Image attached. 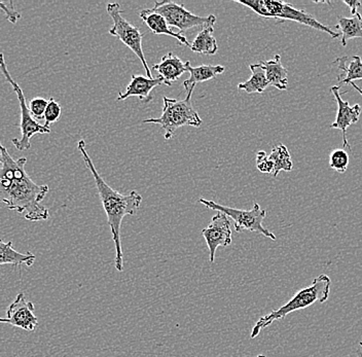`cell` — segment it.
Here are the masks:
<instances>
[{
    "mask_svg": "<svg viewBox=\"0 0 362 357\" xmlns=\"http://www.w3.org/2000/svg\"><path fill=\"white\" fill-rule=\"evenodd\" d=\"M192 94L187 95L183 100L170 99L165 96L163 98L162 115L156 119H144V124H157L165 131V139L170 140L175 134L176 131L185 126L199 128L203 124L197 110L192 106Z\"/></svg>",
    "mask_w": 362,
    "mask_h": 357,
    "instance_id": "5",
    "label": "cell"
},
{
    "mask_svg": "<svg viewBox=\"0 0 362 357\" xmlns=\"http://www.w3.org/2000/svg\"><path fill=\"white\" fill-rule=\"evenodd\" d=\"M339 90L338 86L330 88V92L334 95V99L338 103V112H337L336 121L330 124L329 128L338 129V130L341 131V133H343L344 148H347L351 150V146L348 144L347 140V129L359 121L362 110L359 104L351 106L348 101L343 100Z\"/></svg>",
    "mask_w": 362,
    "mask_h": 357,
    "instance_id": "12",
    "label": "cell"
},
{
    "mask_svg": "<svg viewBox=\"0 0 362 357\" xmlns=\"http://www.w3.org/2000/svg\"><path fill=\"white\" fill-rule=\"evenodd\" d=\"M0 71L4 74L6 80L11 83L13 91L17 94L18 100H19L20 110H21V123L19 128L22 133V137L20 139H13V144L18 151H24L31 148L30 140L36 134H49L51 129L45 127V125H40L31 115L28 106H27L26 98H25L24 92L19 85L11 78L8 66H6V60H4V53H0Z\"/></svg>",
    "mask_w": 362,
    "mask_h": 357,
    "instance_id": "7",
    "label": "cell"
},
{
    "mask_svg": "<svg viewBox=\"0 0 362 357\" xmlns=\"http://www.w3.org/2000/svg\"><path fill=\"white\" fill-rule=\"evenodd\" d=\"M1 142H0V163L2 162V153H1Z\"/></svg>",
    "mask_w": 362,
    "mask_h": 357,
    "instance_id": "31",
    "label": "cell"
},
{
    "mask_svg": "<svg viewBox=\"0 0 362 357\" xmlns=\"http://www.w3.org/2000/svg\"><path fill=\"white\" fill-rule=\"evenodd\" d=\"M64 357H66V356H64Z\"/></svg>",
    "mask_w": 362,
    "mask_h": 357,
    "instance_id": "34",
    "label": "cell"
},
{
    "mask_svg": "<svg viewBox=\"0 0 362 357\" xmlns=\"http://www.w3.org/2000/svg\"><path fill=\"white\" fill-rule=\"evenodd\" d=\"M34 309L33 303L28 302L24 293H20L8 306L6 317H0V323H6L25 331L33 332L38 325Z\"/></svg>",
    "mask_w": 362,
    "mask_h": 357,
    "instance_id": "11",
    "label": "cell"
},
{
    "mask_svg": "<svg viewBox=\"0 0 362 357\" xmlns=\"http://www.w3.org/2000/svg\"><path fill=\"white\" fill-rule=\"evenodd\" d=\"M164 85L162 78H149L144 76H132L126 91L119 93L117 100H126L130 97L136 96L144 103H149L153 100L151 91L158 86Z\"/></svg>",
    "mask_w": 362,
    "mask_h": 357,
    "instance_id": "13",
    "label": "cell"
},
{
    "mask_svg": "<svg viewBox=\"0 0 362 357\" xmlns=\"http://www.w3.org/2000/svg\"><path fill=\"white\" fill-rule=\"evenodd\" d=\"M260 64L266 71L269 85L273 86L280 91H285L288 87V72L283 66L281 56L275 55L271 60L262 61Z\"/></svg>",
    "mask_w": 362,
    "mask_h": 357,
    "instance_id": "18",
    "label": "cell"
},
{
    "mask_svg": "<svg viewBox=\"0 0 362 357\" xmlns=\"http://www.w3.org/2000/svg\"><path fill=\"white\" fill-rule=\"evenodd\" d=\"M351 87L354 88L355 90H356L357 92L359 93V94L362 96V89L359 86H357L355 83H350Z\"/></svg>",
    "mask_w": 362,
    "mask_h": 357,
    "instance_id": "30",
    "label": "cell"
},
{
    "mask_svg": "<svg viewBox=\"0 0 362 357\" xmlns=\"http://www.w3.org/2000/svg\"><path fill=\"white\" fill-rule=\"evenodd\" d=\"M257 168L262 173H274V164L266 151H260L257 155Z\"/></svg>",
    "mask_w": 362,
    "mask_h": 357,
    "instance_id": "27",
    "label": "cell"
},
{
    "mask_svg": "<svg viewBox=\"0 0 362 357\" xmlns=\"http://www.w3.org/2000/svg\"><path fill=\"white\" fill-rule=\"evenodd\" d=\"M241 6H247L251 11L262 18L269 19H278L284 21H293L298 23L311 27L321 33H327L332 38H338L341 35L332 30L327 25L320 23L311 13L305 10L294 8L293 4L284 1H275V0H235Z\"/></svg>",
    "mask_w": 362,
    "mask_h": 357,
    "instance_id": "4",
    "label": "cell"
},
{
    "mask_svg": "<svg viewBox=\"0 0 362 357\" xmlns=\"http://www.w3.org/2000/svg\"><path fill=\"white\" fill-rule=\"evenodd\" d=\"M35 259V255L33 252H27L25 254H21V252L13 250L11 241L6 243L0 239V266L13 265L20 267L26 265L27 267H31Z\"/></svg>",
    "mask_w": 362,
    "mask_h": 357,
    "instance_id": "19",
    "label": "cell"
},
{
    "mask_svg": "<svg viewBox=\"0 0 362 357\" xmlns=\"http://www.w3.org/2000/svg\"><path fill=\"white\" fill-rule=\"evenodd\" d=\"M269 158H270L271 161L274 164V177H277L278 174L281 172V171L291 172L293 170V160H291L288 148L284 144H280L279 146H275L272 150Z\"/></svg>",
    "mask_w": 362,
    "mask_h": 357,
    "instance_id": "23",
    "label": "cell"
},
{
    "mask_svg": "<svg viewBox=\"0 0 362 357\" xmlns=\"http://www.w3.org/2000/svg\"><path fill=\"white\" fill-rule=\"evenodd\" d=\"M334 64L341 71L338 78L339 89L354 81L362 80V60L359 56L339 57L334 61Z\"/></svg>",
    "mask_w": 362,
    "mask_h": 357,
    "instance_id": "17",
    "label": "cell"
},
{
    "mask_svg": "<svg viewBox=\"0 0 362 357\" xmlns=\"http://www.w3.org/2000/svg\"><path fill=\"white\" fill-rule=\"evenodd\" d=\"M199 203L203 204L208 209L223 212L228 218H232L234 221L235 230L237 233L244 232V230L257 232L264 235L267 238L276 241L275 235L262 225L267 216V211L260 208L259 203H255L252 209L250 210L223 206V205L217 204L214 201L206 200L204 198H201Z\"/></svg>",
    "mask_w": 362,
    "mask_h": 357,
    "instance_id": "6",
    "label": "cell"
},
{
    "mask_svg": "<svg viewBox=\"0 0 362 357\" xmlns=\"http://www.w3.org/2000/svg\"><path fill=\"white\" fill-rule=\"evenodd\" d=\"M343 2L346 4V6H349L350 12L352 13V16H355L357 13H358L357 12V10L361 8V1H358V0H352V1H347V0H344Z\"/></svg>",
    "mask_w": 362,
    "mask_h": 357,
    "instance_id": "29",
    "label": "cell"
},
{
    "mask_svg": "<svg viewBox=\"0 0 362 357\" xmlns=\"http://www.w3.org/2000/svg\"><path fill=\"white\" fill-rule=\"evenodd\" d=\"M0 163V203L8 209L24 214L27 221H47L49 209L40 203L49 193L47 185L35 184L25 170L26 158L13 160L8 150L1 146Z\"/></svg>",
    "mask_w": 362,
    "mask_h": 357,
    "instance_id": "1",
    "label": "cell"
},
{
    "mask_svg": "<svg viewBox=\"0 0 362 357\" xmlns=\"http://www.w3.org/2000/svg\"><path fill=\"white\" fill-rule=\"evenodd\" d=\"M214 26L202 29L191 45V49L194 53L202 55L214 56L218 51V44L214 36Z\"/></svg>",
    "mask_w": 362,
    "mask_h": 357,
    "instance_id": "22",
    "label": "cell"
},
{
    "mask_svg": "<svg viewBox=\"0 0 362 357\" xmlns=\"http://www.w3.org/2000/svg\"><path fill=\"white\" fill-rule=\"evenodd\" d=\"M61 114H62V107H61L60 104L57 103L55 99L49 98L45 112V127L49 128L51 124L56 123L60 119Z\"/></svg>",
    "mask_w": 362,
    "mask_h": 357,
    "instance_id": "25",
    "label": "cell"
},
{
    "mask_svg": "<svg viewBox=\"0 0 362 357\" xmlns=\"http://www.w3.org/2000/svg\"><path fill=\"white\" fill-rule=\"evenodd\" d=\"M336 28L341 36V46H347L348 40L351 38H361L362 40V16L357 13L352 18L339 16L338 24Z\"/></svg>",
    "mask_w": 362,
    "mask_h": 357,
    "instance_id": "20",
    "label": "cell"
},
{
    "mask_svg": "<svg viewBox=\"0 0 362 357\" xmlns=\"http://www.w3.org/2000/svg\"><path fill=\"white\" fill-rule=\"evenodd\" d=\"M349 155L344 150H334L329 156V167L339 173H345L349 165Z\"/></svg>",
    "mask_w": 362,
    "mask_h": 357,
    "instance_id": "24",
    "label": "cell"
},
{
    "mask_svg": "<svg viewBox=\"0 0 362 357\" xmlns=\"http://www.w3.org/2000/svg\"><path fill=\"white\" fill-rule=\"evenodd\" d=\"M151 10L163 16L168 22L169 26L177 28L180 35L192 29H205L207 27L214 26L216 22V17L214 15H209L207 17L194 15L182 4H176L171 0L155 1L153 8Z\"/></svg>",
    "mask_w": 362,
    "mask_h": 357,
    "instance_id": "9",
    "label": "cell"
},
{
    "mask_svg": "<svg viewBox=\"0 0 362 357\" xmlns=\"http://www.w3.org/2000/svg\"><path fill=\"white\" fill-rule=\"evenodd\" d=\"M202 235L209 248L210 264H214L215 254L219 246L226 247L232 244V225L230 219L223 212H217Z\"/></svg>",
    "mask_w": 362,
    "mask_h": 357,
    "instance_id": "10",
    "label": "cell"
},
{
    "mask_svg": "<svg viewBox=\"0 0 362 357\" xmlns=\"http://www.w3.org/2000/svg\"><path fill=\"white\" fill-rule=\"evenodd\" d=\"M140 18H141L144 23L153 31L155 35H165L171 36L177 40L178 44L182 46L189 47L191 49V44L187 42V38L185 35H180V33H175L170 28L168 22L166 21L163 16L160 13L153 12L151 10H144L140 12Z\"/></svg>",
    "mask_w": 362,
    "mask_h": 357,
    "instance_id": "15",
    "label": "cell"
},
{
    "mask_svg": "<svg viewBox=\"0 0 362 357\" xmlns=\"http://www.w3.org/2000/svg\"><path fill=\"white\" fill-rule=\"evenodd\" d=\"M249 69L251 70V76L248 81L238 85V89L240 91H244L247 94H253V93L264 92V90L269 87L268 80H267L266 71L262 64H250Z\"/></svg>",
    "mask_w": 362,
    "mask_h": 357,
    "instance_id": "21",
    "label": "cell"
},
{
    "mask_svg": "<svg viewBox=\"0 0 362 357\" xmlns=\"http://www.w3.org/2000/svg\"><path fill=\"white\" fill-rule=\"evenodd\" d=\"M78 151L83 156L86 166L89 169L96 182L99 197L107 216L108 225L112 230L113 242L115 246V266L119 272L124 271V255L122 250L121 226L124 216H135L142 202V196L136 191L130 192L128 195H123L113 189L104 182L100 174L97 171L94 163L88 153L85 140H79Z\"/></svg>",
    "mask_w": 362,
    "mask_h": 357,
    "instance_id": "2",
    "label": "cell"
},
{
    "mask_svg": "<svg viewBox=\"0 0 362 357\" xmlns=\"http://www.w3.org/2000/svg\"><path fill=\"white\" fill-rule=\"evenodd\" d=\"M330 284H332V280L327 274L319 275L313 280L311 286L298 291L286 304L283 305L277 310L272 311L271 313L260 317L259 322L255 323L253 327L250 334L251 338H257L260 331L277 320H284L288 314L293 313L294 311L303 310L316 303L323 304L327 302L329 297Z\"/></svg>",
    "mask_w": 362,
    "mask_h": 357,
    "instance_id": "3",
    "label": "cell"
},
{
    "mask_svg": "<svg viewBox=\"0 0 362 357\" xmlns=\"http://www.w3.org/2000/svg\"><path fill=\"white\" fill-rule=\"evenodd\" d=\"M187 71L189 72V78L183 81V87H185L187 95L192 94L197 83L214 80L218 74H223L226 70L223 65L192 66L189 61H187Z\"/></svg>",
    "mask_w": 362,
    "mask_h": 357,
    "instance_id": "16",
    "label": "cell"
},
{
    "mask_svg": "<svg viewBox=\"0 0 362 357\" xmlns=\"http://www.w3.org/2000/svg\"><path fill=\"white\" fill-rule=\"evenodd\" d=\"M106 8L113 21V26L110 29V35L119 38L124 46L128 47L141 61L142 65L146 69L147 78H153L151 70L149 69L148 64H147L146 56H144V47H142L144 33L139 30V28L124 19L122 16L123 11L121 10V6L117 2H110Z\"/></svg>",
    "mask_w": 362,
    "mask_h": 357,
    "instance_id": "8",
    "label": "cell"
},
{
    "mask_svg": "<svg viewBox=\"0 0 362 357\" xmlns=\"http://www.w3.org/2000/svg\"><path fill=\"white\" fill-rule=\"evenodd\" d=\"M153 69L158 72L166 86H171L187 71V62H183L173 53L166 54L160 63L153 65Z\"/></svg>",
    "mask_w": 362,
    "mask_h": 357,
    "instance_id": "14",
    "label": "cell"
},
{
    "mask_svg": "<svg viewBox=\"0 0 362 357\" xmlns=\"http://www.w3.org/2000/svg\"><path fill=\"white\" fill-rule=\"evenodd\" d=\"M359 345H361V357H362V342L359 343Z\"/></svg>",
    "mask_w": 362,
    "mask_h": 357,
    "instance_id": "32",
    "label": "cell"
},
{
    "mask_svg": "<svg viewBox=\"0 0 362 357\" xmlns=\"http://www.w3.org/2000/svg\"><path fill=\"white\" fill-rule=\"evenodd\" d=\"M257 357H267L264 356V354H259V356H257Z\"/></svg>",
    "mask_w": 362,
    "mask_h": 357,
    "instance_id": "33",
    "label": "cell"
},
{
    "mask_svg": "<svg viewBox=\"0 0 362 357\" xmlns=\"http://www.w3.org/2000/svg\"><path fill=\"white\" fill-rule=\"evenodd\" d=\"M47 103L49 101L45 100L42 97H36L29 103V110H30L31 115L33 117L37 119H45V112L47 110Z\"/></svg>",
    "mask_w": 362,
    "mask_h": 357,
    "instance_id": "26",
    "label": "cell"
},
{
    "mask_svg": "<svg viewBox=\"0 0 362 357\" xmlns=\"http://www.w3.org/2000/svg\"><path fill=\"white\" fill-rule=\"evenodd\" d=\"M0 10L6 13V19H8L11 23L16 24L21 19V13H18L17 11L15 10L13 1H0Z\"/></svg>",
    "mask_w": 362,
    "mask_h": 357,
    "instance_id": "28",
    "label": "cell"
}]
</instances>
